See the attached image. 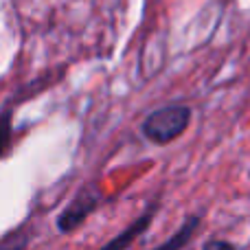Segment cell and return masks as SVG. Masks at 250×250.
Listing matches in <instances>:
<instances>
[{
    "mask_svg": "<svg viewBox=\"0 0 250 250\" xmlns=\"http://www.w3.org/2000/svg\"><path fill=\"white\" fill-rule=\"evenodd\" d=\"M191 123V108L180 104H169L163 108L154 110L147 114V119L141 125V132L147 141L156 143V145H167V143L176 141L182 136Z\"/></svg>",
    "mask_w": 250,
    "mask_h": 250,
    "instance_id": "6da1fadb",
    "label": "cell"
},
{
    "mask_svg": "<svg viewBox=\"0 0 250 250\" xmlns=\"http://www.w3.org/2000/svg\"><path fill=\"white\" fill-rule=\"evenodd\" d=\"M104 202V195L95 185H86L75 193V198L66 204V208L57 217V230L60 233H73L75 229L83 224L88 220V215L99 208V204Z\"/></svg>",
    "mask_w": 250,
    "mask_h": 250,
    "instance_id": "7a4b0ae2",
    "label": "cell"
},
{
    "mask_svg": "<svg viewBox=\"0 0 250 250\" xmlns=\"http://www.w3.org/2000/svg\"><path fill=\"white\" fill-rule=\"evenodd\" d=\"M156 208H158V204L156 202H151L149 207L145 208V211L141 213V215L136 217V220L132 222V224L127 226L125 230H121V233L117 235L114 239H110L105 246H101L99 250H127L129 246H132L134 242H136L138 237H141L143 233H145L147 229H149V224H151V220H154V213H156Z\"/></svg>",
    "mask_w": 250,
    "mask_h": 250,
    "instance_id": "3957f363",
    "label": "cell"
},
{
    "mask_svg": "<svg viewBox=\"0 0 250 250\" xmlns=\"http://www.w3.org/2000/svg\"><path fill=\"white\" fill-rule=\"evenodd\" d=\"M198 226H200V215H189L185 220V224H182L180 229L167 239V242L160 244V246H156V248H151V250H182L191 239H193Z\"/></svg>",
    "mask_w": 250,
    "mask_h": 250,
    "instance_id": "277c9868",
    "label": "cell"
},
{
    "mask_svg": "<svg viewBox=\"0 0 250 250\" xmlns=\"http://www.w3.org/2000/svg\"><path fill=\"white\" fill-rule=\"evenodd\" d=\"M26 244H29V237L24 233H9V235H4L0 250H24Z\"/></svg>",
    "mask_w": 250,
    "mask_h": 250,
    "instance_id": "5b68a950",
    "label": "cell"
},
{
    "mask_svg": "<svg viewBox=\"0 0 250 250\" xmlns=\"http://www.w3.org/2000/svg\"><path fill=\"white\" fill-rule=\"evenodd\" d=\"M202 250H237L230 242H224V239H211L202 246Z\"/></svg>",
    "mask_w": 250,
    "mask_h": 250,
    "instance_id": "8992f818",
    "label": "cell"
}]
</instances>
